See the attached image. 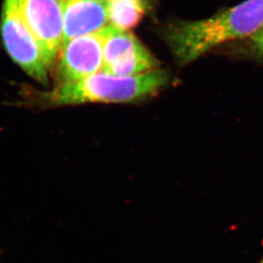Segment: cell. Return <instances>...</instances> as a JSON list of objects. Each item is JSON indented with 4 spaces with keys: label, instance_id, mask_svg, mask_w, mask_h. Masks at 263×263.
Masks as SVG:
<instances>
[{
    "label": "cell",
    "instance_id": "1",
    "mask_svg": "<svg viewBox=\"0 0 263 263\" xmlns=\"http://www.w3.org/2000/svg\"><path fill=\"white\" fill-rule=\"evenodd\" d=\"M262 26L263 0H246L206 19L175 24L167 43L180 64H190L221 44L246 41Z\"/></svg>",
    "mask_w": 263,
    "mask_h": 263
},
{
    "label": "cell",
    "instance_id": "2",
    "mask_svg": "<svg viewBox=\"0 0 263 263\" xmlns=\"http://www.w3.org/2000/svg\"><path fill=\"white\" fill-rule=\"evenodd\" d=\"M167 81V73L159 69L127 77L100 71L80 81L60 84L52 91L41 93L39 99L49 105L127 103L152 96Z\"/></svg>",
    "mask_w": 263,
    "mask_h": 263
},
{
    "label": "cell",
    "instance_id": "3",
    "mask_svg": "<svg viewBox=\"0 0 263 263\" xmlns=\"http://www.w3.org/2000/svg\"><path fill=\"white\" fill-rule=\"evenodd\" d=\"M2 15L3 42L10 58L32 78L47 83L49 67L38 41L19 12L17 0H5Z\"/></svg>",
    "mask_w": 263,
    "mask_h": 263
},
{
    "label": "cell",
    "instance_id": "4",
    "mask_svg": "<svg viewBox=\"0 0 263 263\" xmlns=\"http://www.w3.org/2000/svg\"><path fill=\"white\" fill-rule=\"evenodd\" d=\"M18 10L38 41L49 68L64 45V16L60 0H17Z\"/></svg>",
    "mask_w": 263,
    "mask_h": 263
},
{
    "label": "cell",
    "instance_id": "5",
    "mask_svg": "<svg viewBox=\"0 0 263 263\" xmlns=\"http://www.w3.org/2000/svg\"><path fill=\"white\" fill-rule=\"evenodd\" d=\"M111 29L112 26L109 25L63 45L58 65V77L61 84L80 81L102 70L104 45Z\"/></svg>",
    "mask_w": 263,
    "mask_h": 263
},
{
    "label": "cell",
    "instance_id": "6",
    "mask_svg": "<svg viewBox=\"0 0 263 263\" xmlns=\"http://www.w3.org/2000/svg\"><path fill=\"white\" fill-rule=\"evenodd\" d=\"M152 54L129 31L112 27L104 49L102 70L117 76H134L157 69Z\"/></svg>",
    "mask_w": 263,
    "mask_h": 263
},
{
    "label": "cell",
    "instance_id": "7",
    "mask_svg": "<svg viewBox=\"0 0 263 263\" xmlns=\"http://www.w3.org/2000/svg\"><path fill=\"white\" fill-rule=\"evenodd\" d=\"M64 16V44L109 25L108 0H60Z\"/></svg>",
    "mask_w": 263,
    "mask_h": 263
},
{
    "label": "cell",
    "instance_id": "8",
    "mask_svg": "<svg viewBox=\"0 0 263 263\" xmlns=\"http://www.w3.org/2000/svg\"><path fill=\"white\" fill-rule=\"evenodd\" d=\"M109 25L128 31L139 24L145 14L144 0H108Z\"/></svg>",
    "mask_w": 263,
    "mask_h": 263
},
{
    "label": "cell",
    "instance_id": "9",
    "mask_svg": "<svg viewBox=\"0 0 263 263\" xmlns=\"http://www.w3.org/2000/svg\"><path fill=\"white\" fill-rule=\"evenodd\" d=\"M246 41L251 56L263 64V26Z\"/></svg>",
    "mask_w": 263,
    "mask_h": 263
},
{
    "label": "cell",
    "instance_id": "10",
    "mask_svg": "<svg viewBox=\"0 0 263 263\" xmlns=\"http://www.w3.org/2000/svg\"><path fill=\"white\" fill-rule=\"evenodd\" d=\"M261 263H263V261H262V262H261Z\"/></svg>",
    "mask_w": 263,
    "mask_h": 263
}]
</instances>
